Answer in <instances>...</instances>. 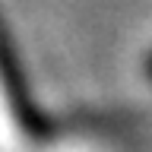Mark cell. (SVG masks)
Segmentation results:
<instances>
[{
	"label": "cell",
	"instance_id": "obj_1",
	"mask_svg": "<svg viewBox=\"0 0 152 152\" xmlns=\"http://www.w3.org/2000/svg\"><path fill=\"white\" fill-rule=\"evenodd\" d=\"M149 73H152V64H149Z\"/></svg>",
	"mask_w": 152,
	"mask_h": 152
}]
</instances>
